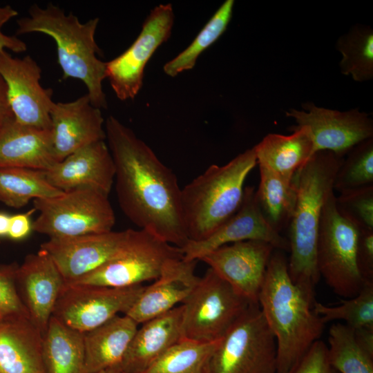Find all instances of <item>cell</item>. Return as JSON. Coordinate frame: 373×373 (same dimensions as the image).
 <instances>
[{
	"label": "cell",
	"mask_w": 373,
	"mask_h": 373,
	"mask_svg": "<svg viewBox=\"0 0 373 373\" xmlns=\"http://www.w3.org/2000/svg\"><path fill=\"white\" fill-rule=\"evenodd\" d=\"M104 127L115 164L116 193L122 211L140 229L182 247L189 238L176 175L117 118L109 116Z\"/></svg>",
	"instance_id": "6da1fadb"
},
{
	"label": "cell",
	"mask_w": 373,
	"mask_h": 373,
	"mask_svg": "<svg viewBox=\"0 0 373 373\" xmlns=\"http://www.w3.org/2000/svg\"><path fill=\"white\" fill-rule=\"evenodd\" d=\"M314 301L291 280L282 251H274L258 303L275 336L276 373L288 372L319 340L325 323L314 312Z\"/></svg>",
	"instance_id": "7a4b0ae2"
},
{
	"label": "cell",
	"mask_w": 373,
	"mask_h": 373,
	"mask_svg": "<svg viewBox=\"0 0 373 373\" xmlns=\"http://www.w3.org/2000/svg\"><path fill=\"white\" fill-rule=\"evenodd\" d=\"M344 157L317 151L296 173L297 199L289 224L288 271L293 283L313 297L321 278L316 251L323 207L334 191L335 175Z\"/></svg>",
	"instance_id": "3957f363"
},
{
	"label": "cell",
	"mask_w": 373,
	"mask_h": 373,
	"mask_svg": "<svg viewBox=\"0 0 373 373\" xmlns=\"http://www.w3.org/2000/svg\"><path fill=\"white\" fill-rule=\"evenodd\" d=\"M99 21L94 18L82 23L75 15L66 14L52 3L46 7L35 3L29 8L28 16L17 20L16 32H39L52 37L57 45L63 79L82 81L91 104L101 109L107 108V101L102 88L106 78V62L97 57L102 54L95 39Z\"/></svg>",
	"instance_id": "277c9868"
},
{
	"label": "cell",
	"mask_w": 373,
	"mask_h": 373,
	"mask_svg": "<svg viewBox=\"0 0 373 373\" xmlns=\"http://www.w3.org/2000/svg\"><path fill=\"white\" fill-rule=\"evenodd\" d=\"M257 164L254 148L222 166L213 164L181 189V209L189 240H202L239 209L247 175Z\"/></svg>",
	"instance_id": "5b68a950"
},
{
	"label": "cell",
	"mask_w": 373,
	"mask_h": 373,
	"mask_svg": "<svg viewBox=\"0 0 373 373\" xmlns=\"http://www.w3.org/2000/svg\"><path fill=\"white\" fill-rule=\"evenodd\" d=\"M126 238L117 253L99 267L83 277L65 282L124 287L158 278L171 261L183 258L180 248L144 229H128Z\"/></svg>",
	"instance_id": "8992f818"
},
{
	"label": "cell",
	"mask_w": 373,
	"mask_h": 373,
	"mask_svg": "<svg viewBox=\"0 0 373 373\" xmlns=\"http://www.w3.org/2000/svg\"><path fill=\"white\" fill-rule=\"evenodd\" d=\"M335 198L334 191L323 207L316 262L320 276L333 291L349 298L358 294L367 282L356 260L359 229L339 213Z\"/></svg>",
	"instance_id": "52a82bcc"
},
{
	"label": "cell",
	"mask_w": 373,
	"mask_h": 373,
	"mask_svg": "<svg viewBox=\"0 0 373 373\" xmlns=\"http://www.w3.org/2000/svg\"><path fill=\"white\" fill-rule=\"evenodd\" d=\"M254 303L209 268L182 303V338L220 341Z\"/></svg>",
	"instance_id": "ba28073f"
},
{
	"label": "cell",
	"mask_w": 373,
	"mask_h": 373,
	"mask_svg": "<svg viewBox=\"0 0 373 373\" xmlns=\"http://www.w3.org/2000/svg\"><path fill=\"white\" fill-rule=\"evenodd\" d=\"M33 207L39 214L32 222V231L49 238L108 232L115 223L108 195L93 189H74L36 199Z\"/></svg>",
	"instance_id": "9c48e42d"
},
{
	"label": "cell",
	"mask_w": 373,
	"mask_h": 373,
	"mask_svg": "<svg viewBox=\"0 0 373 373\" xmlns=\"http://www.w3.org/2000/svg\"><path fill=\"white\" fill-rule=\"evenodd\" d=\"M276 369L275 336L254 303L220 341L209 373H276Z\"/></svg>",
	"instance_id": "30bf717a"
},
{
	"label": "cell",
	"mask_w": 373,
	"mask_h": 373,
	"mask_svg": "<svg viewBox=\"0 0 373 373\" xmlns=\"http://www.w3.org/2000/svg\"><path fill=\"white\" fill-rule=\"evenodd\" d=\"M145 286L113 287L64 283L52 316L84 333L119 315L126 314Z\"/></svg>",
	"instance_id": "8fae6325"
},
{
	"label": "cell",
	"mask_w": 373,
	"mask_h": 373,
	"mask_svg": "<svg viewBox=\"0 0 373 373\" xmlns=\"http://www.w3.org/2000/svg\"><path fill=\"white\" fill-rule=\"evenodd\" d=\"M173 21L171 3L155 7L128 48L106 62V78L119 99H132L137 95L143 84L145 66L157 48L171 37Z\"/></svg>",
	"instance_id": "7c38bea8"
},
{
	"label": "cell",
	"mask_w": 373,
	"mask_h": 373,
	"mask_svg": "<svg viewBox=\"0 0 373 373\" xmlns=\"http://www.w3.org/2000/svg\"><path fill=\"white\" fill-rule=\"evenodd\" d=\"M0 75L7 85L15 120L25 126L50 130L53 92L40 84L41 69L32 57H14L7 50H1Z\"/></svg>",
	"instance_id": "4fadbf2b"
},
{
	"label": "cell",
	"mask_w": 373,
	"mask_h": 373,
	"mask_svg": "<svg viewBox=\"0 0 373 373\" xmlns=\"http://www.w3.org/2000/svg\"><path fill=\"white\" fill-rule=\"evenodd\" d=\"M249 240L267 242L277 250H289L288 240L265 220L254 186L245 187L239 209L212 233L202 240H189L180 249L184 260L197 261L220 247Z\"/></svg>",
	"instance_id": "5bb4252c"
},
{
	"label": "cell",
	"mask_w": 373,
	"mask_h": 373,
	"mask_svg": "<svg viewBox=\"0 0 373 373\" xmlns=\"http://www.w3.org/2000/svg\"><path fill=\"white\" fill-rule=\"evenodd\" d=\"M306 111L291 108L286 115L298 126H307L312 135L315 153L327 151L345 157L355 145L373 137V122L358 108L341 112L318 107L313 103L303 105Z\"/></svg>",
	"instance_id": "9a60e30c"
},
{
	"label": "cell",
	"mask_w": 373,
	"mask_h": 373,
	"mask_svg": "<svg viewBox=\"0 0 373 373\" xmlns=\"http://www.w3.org/2000/svg\"><path fill=\"white\" fill-rule=\"evenodd\" d=\"M275 250L262 240H244L220 247L200 260L207 263L238 294L254 303Z\"/></svg>",
	"instance_id": "2e32d148"
},
{
	"label": "cell",
	"mask_w": 373,
	"mask_h": 373,
	"mask_svg": "<svg viewBox=\"0 0 373 373\" xmlns=\"http://www.w3.org/2000/svg\"><path fill=\"white\" fill-rule=\"evenodd\" d=\"M128 231H111L74 237L50 238L40 249L53 260L65 282L76 280L111 258L124 242Z\"/></svg>",
	"instance_id": "e0dca14e"
},
{
	"label": "cell",
	"mask_w": 373,
	"mask_h": 373,
	"mask_svg": "<svg viewBox=\"0 0 373 373\" xmlns=\"http://www.w3.org/2000/svg\"><path fill=\"white\" fill-rule=\"evenodd\" d=\"M16 286L31 321L44 336L65 280L42 249L27 255L16 271Z\"/></svg>",
	"instance_id": "ac0fdd59"
},
{
	"label": "cell",
	"mask_w": 373,
	"mask_h": 373,
	"mask_svg": "<svg viewBox=\"0 0 373 373\" xmlns=\"http://www.w3.org/2000/svg\"><path fill=\"white\" fill-rule=\"evenodd\" d=\"M55 157L61 161L92 143L106 139L101 110L94 106L88 94L68 102H55L50 112Z\"/></svg>",
	"instance_id": "d6986e66"
},
{
	"label": "cell",
	"mask_w": 373,
	"mask_h": 373,
	"mask_svg": "<svg viewBox=\"0 0 373 373\" xmlns=\"http://www.w3.org/2000/svg\"><path fill=\"white\" fill-rule=\"evenodd\" d=\"M45 173L49 183L63 192L88 189L108 195L115 170L111 151L103 140L75 151Z\"/></svg>",
	"instance_id": "ffe728a7"
},
{
	"label": "cell",
	"mask_w": 373,
	"mask_h": 373,
	"mask_svg": "<svg viewBox=\"0 0 373 373\" xmlns=\"http://www.w3.org/2000/svg\"><path fill=\"white\" fill-rule=\"evenodd\" d=\"M196 260L183 258L171 261L160 276L144 289L125 315L138 325L169 312L182 303L200 278L195 275Z\"/></svg>",
	"instance_id": "44dd1931"
},
{
	"label": "cell",
	"mask_w": 373,
	"mask_h": 373,
	"mask_svg": "<svg viewBox=\"0 0 373 373\" xmlns=\"http://www.w3.org/2000/svg\"><path fill=\"white\" fill-rule=\"evenodd\" d=\"M183 307L142 323L119 365L124 373H142L171 346L182 338Z\"/></svg>",
	"instance_id": "7402d4cb"
},
{
	"label": "cell",
	"mask_w": 373,
	"mask_h": 373,
	"mask_svg": "<svg viewBox=\"0 0 373 373\" xmlns=\"http://www.w3.org/2000/svg\"><path fill=\"white\" fill-rule=\"evenodd\" d=\"M43 343L30 317L0 319V373H46Z\"/></svg>",
	"instance_id": "603a6c76"
},
{
	"label": "cell",
	"mask_w": 373,
	"mask_h": 373,
	"mask_svg": "<svg viewBox=\"0 0 373 373\" xmlns=\"http://www.w3.org/2000/svg\"><path fill=\"white\" fill-rule=\"evenodd\" d=\"M57 162L50 130L25 126L15 119L0 128V167L46 171Z\"/></svg>",
	"instance_id": "cb8c5ba5"
},
{
	"label": "cell",
	"mask_w": 373,
	"mask_h": 373,
	"mask_svg": "<svg viewBox=\"0 0 373 373\" xmlns=\"http://www.w3.org/2000/svg\"><path fill=\"white\" fill-rule=\"evenodd\" d=\"M138 328L129 316L117 315L104 324L84 333L88 373H97L119 365Z\"/></svg>",
	"instance_id": "d4e9b609"
},
{
	"label": "cell",
	"mask_w": 373,
	"mask_h": 373,
	"mask_svg": "<svg viewBox=\"0 0 373 373\" xmlns=\"http://www.w3.org/2000/svg\"><path fill=\"white\" fill-rule=\"evenodd\" d=\"M292 131L290 135L268 134L254 146L259 166L289 179L315 153L307 126H293Z\"/></svg>",
	"instance_id": "484cf974"
},
{
	"label": "cell",
	"mask_w": 373,
	"mask_h": 373,
	"mask_svg": "<svg viewBox=\"0 0 373 373\" xmlns=\"http://www.w3.org/2000/svg\"><path fill=\"white\" fill-rule=\"evenodd\" d=\"M43 357L46 373H88L84 333L53 316L44 336Z\"/></svg>",
	"instance_id": "4316f807"
},
{
	"label": "cell",
	"mask_w": 373,
	"mask_h": 373,
	"mask_svg": "<svg viewBox=\"0 0 373 373\" xmlns=\"http://www.w3.org/2000/svg\"><path fill=\"white\" fill-rule=\"evenodd\" d=\"M259 169L260 183L256 191L257 202L265 220L280 233L289 224L296 206V176L295 174L289 179L261 166Z\"/></svg>",
	"instance_id": "83f0119b"
},
{
	"label": "cell",
	"mask_w": 373,
	"mask_h": 373,
	"mask_svg": "<svg viewBox=\"0 0 373 373\" xmlns=\"http://www.w3.org/2000/svg\"><path fill=\"white\" fill-rule=\"evenodd\" d=\"M63 191L52 186L44 171L22 167H0V202L15 209L30 200L54 198Z\"/></svg>",
	"instance_id": "f1b7e54d"
},
{
	"label": "cell",
	"mask_w": 373,
	"mask_h": 373,
	"mask_svg": "<svg viewBox=\"0 0 373 373\" xmlns=\"http://www.w3.org/2000/svg\"><path fill=\"white\" fill-rule=\"evenodd\" d=\"M220 341L203 343L182 338L142 373H209Z\"/></svg>",
	"instance_id": "f546056e"
},
{
	"label": "cell",
	"mask_w": 373,
	"mask_h": 373,
	"mask_svg": "<svg viewBox=\"0 0 373 373\" xmlns=\"http://www.w3.org/2000/svg\"><path fill=\"white\" fill-rule=\"evenodd\" d=\"M328 360L338 373H373V356L358 343L354 329L336 323L329 329Z\"/></svg>",
	"instance_id": "4dcf8cb0"
},
{
	"label": "cell",
	"mask_w": 373,
	"mask_h": 373,
	"mask_svg": "<svg viewBox=\"0 0 373 373\" xmlns=\"http://www.w3.org/2000/svg\"><path fill=\"white\" fill-rule=\"evenodd\" d=\"M342 55L341 73L351 75L356 82L373 77V31L369 26H356L342 35L336 42Z\"/></svg>",
	"instance_id": "1f68e13d"
},
{
	"label": "cell",
	"mask_w": 373,
	"mask_h": 373,
	"mask_svg": "<svg viewBox=\"0 0 373 373\" xmlns=\"http://www.w3.org/2000/svg\"><path fill=\"white\" fill-rule=\"evenodd\" d=\"M233 0H227L217 10L195 38L183 51L166 63L164 72L170 77L192 69L200 54L226 30L231 19Z\"/></svg>",
	"instance_id": "d6a6232c"
},
{
	"label": "cell",
	"mask_w": 373,
	"mask_h": 373,
	"mask_svg": "<svg viewBox=\"0 0 373 373\" xmlns=\"http://www.w3.org/2000/svg\"><path fill=\"white\" fill-rule=\"evenodd\" d=\"M314 312L326 323L342 320L353 329L373 327V282H367L356 296L341 300L336 306H327L317 301Z\"/></svg>",
	"instance_id": "836d02e7"
},
{
	"label": "cell",
	"mask_w": 373,
	"mask_h": 373,
	"mask_svg": "<svg viewBox=\"0 0 373 373\" xmlns=\"http://www.w3.org/2000/svg\"><path fill=\"white\" fill-rule=\"evenodd\" d=\"M335 175L333 189L339 193L373 185V137L355 145Z\"/></svg>",
	"instance_id": "e575fe53"
},
{
	"label": "cell",
	"mask_w": 373,
	"mask_h": 373,
	"mask_svg": "<svg viewBox=\"0 0 373 373\" xmlns=\"http://www.w3.org/2000/svg\"><path fill=\"white\" fill-rule=\"evenodd\" d=\"M335 203L339 213L358 229H373V185L340 193Z\"/></svg>",
	"instance_id": "d590c367"
},
{
	"label": "cell",
	"mask_w": 373,
	"mask_h": 373,
	"mask_svg": "<svg viewBox=\"0 0 373 373\" xmlns=\"http://www.w3.org/2000/svg\"><path fill=\"white\" fill-rule=\"evenodd\" d=\"M16 262L0 265V319L12 316H29L16 286Z\"/></svg>",
	"instance_id": "8d00e7d4"
},
{
	"label": "cell",
	"mask_w": 373,
	"mask_h": 373,
	"mask_svg": "<svg viewBox=\"0 0 373 373\" xmlns=\"http://www.w3.org/2000/svg\"><path fill=\"white\" fill-rule=\"evenodd\" d=\"M287 373H338L330 365L325 343L316 341L303 358Z\"/></svg>",
	"instance_id": "74e56055"
},
{
	"label": "cell",
	"mask_w": 373,
	"mask_h": 373,
	"mask_svg": "<svg viewBox=\"0 0 373 373\" xmlns=\"http://www.w3.org/2000/svg\"><path fill=\"white\" fill-rule=\"evenodd\" d=\"M356 260L365 282H373V229H359Z\"/></svg>",
	"instance_id": "f35d334b"
},
{
	"label": "cell",
	"mask_w": 373,
	"mask_h": 373,
	"mask_svg": "<svg viewBox=\"0 0 373 373\" xmlns=\"http://www.w3.org/2000/svg\"><path fill=\"white\" fill-rule=\"evenodd\" d=\"M17 15L18 12L12 6H0V51L9 50L20 53L27 50V45L23 40L16 36L7 35L2 32L3 26Z\"/></svg>",
	"instance_id": "ab89813d"
},
{
	"label": "cell",
	"mask_w": 373,
	"mask_h": 373,
	"mask_svg": "<svg viewBox=\"0 0 373 373\" xmlns=\"http://www.w3.org/2000/svg\"><path fill=\"white\" fill-rule=\"evenodd\" d=\"M37 211L33 207L25 213L10 216L8 237L12 240H22L32 231L31 217Z\"/></svg>",
	"instance_id": "60d3db41"
},
{
	"label": "cell",
	"mask_w": 373,
	"mask_h": 373,
	"mask_svg": "<svg viewBox=\"0 0 373 373\" xmlns=\"http://www.w3.org/2000/svg\"><path fill=\"white\" fill-rule=\"evenodd\" d=\"M14 119L9 102L7 85L0 75V128Z\"/></svg>",
	"instance_id": "b9f144b4"
},
{
	"label": "cell",
	"mask_w": 373,
	"mask_h": 373,
	"mask_svg": "<svg viewBox=\"0 0 373 373\" xmlns=\"http://www.w3.org/2000/svg\"><path fill=\"white\" fill-rule=\"evenodd\" d=\"M354 329V335L359 345L373 356V327H364Z\"/></svg>",
	"instance_id": "7bdbcfd3"
},
{
	"label": "cell",
	"mask_w": 373,
	"mask_h": 373,
	"mask_svg": "<svg viewBox=\"0 0 373 373\" xmlns=\"http://www.w3.org/2000/svg\"><path fill=\"white\" fill-rule=\"evenodd\" d=\"M10 216L6 212L0 211V237L8 236Z\"/></svg>",
	"instance_id": "ee69618b"
},
{
	"label": "cell",
	"mask_w": 373,
	"mask_h": 373,
	"mask_svg": "<svg viewBox=\"0 0 373 373\" xmlns=\"http://www.w3.org/2000/svg\"><path fill=\"white\" fill-rule=\"evenodd\" d=\"M97 373H124V372L122 370L119 365H117V366L105 369Z\"/></svg>",
	"instance_id": "f6af8a7d"
},
{
	"label": "cell",
	"mask_w": 373,
	"mask_h": 373,
	"mask_svg": "<svg viewBox=\"0 0 373 373\" xmlns=\"http://www.w3.org/2000/svg\"><path fill=\"white\" fill-rule=\"evenodd\" d=\"M0 245H1V242H0Z\"/></svg>",
	"instance_id": "bcb514c9"
}]
</instances>
